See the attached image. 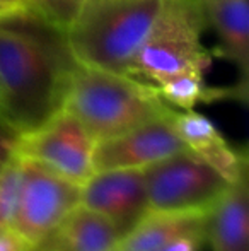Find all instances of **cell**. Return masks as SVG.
I'll return each mask as SVG.
<instances>
[{"label": "cell", "instance_id": "obj_1", "mask_svg": "<svg viewBox=\"0 0 249 251\" xmlns=\"http://www.w3.org/2000/svg\"><path fill=\"white\" fill-rule=\"evenodd\" d=\"M72 63L65 43L0 21V118L19 135L43 125L62 108Z\"/></svg>", "mask_w": 249, "mask_h": 251}, {"label": "cell", "instance_id": "obj_2", "mask_svg": "<svg viewBox=\"0 0 249 251\" xmlns=\"http://www.w3.org/2000/svg\"><path fill=\"white\" fill-rule=\"evenodd\" d=\"M62 109L75 116L96 142L121 135L173 111L154 86L132 75L75 62L65 77Z\"/></svg>", "mask_w": 249, "mask_h": 251}, {"label": "cell", "instance_id": "obj_3", "mask_svg": "<svg viewBox=\"0 0 249 251\" xmlns=\"http://www.w3.org/2000/svg\"><path fill=\"white\" fill-rule=\"evenodd\" d=\"M164 0H86L63 33L75 63L130 75Z\"/></svg>", "mask_w": 249, "mask_h": 251}, {"label": "cell", "instance_id": "obj_4", "mask_svg": "<svg viewBox=\"0 0 249 251\" xmlns=\"http://www.w3.org/2000/svg\"><path fill=\"white\" fill-rule=\"evenodd\" d=\"M205 27L200 0H164L152 29L133 58L130 75L156 87L188 69L208 70L212 53L202 45Z\"/></svg>", "mask_w": 249, "mask_h": 251}, {"label": "cell", "instance_id": "obj_5", "mask_svg": "<svg viewBox=\"0 0 249 251\" xmlns=\"http://www.w3.org/2000/svg\"><path fill=\"white\" fill-rule=\"evenodd\" d=\"M143 176L149 210L162 212H210L232 183L191 151L147 166Z\"/></svg>", "mask_w": 249, "mask_h": 251}, {"label": "cell", "instance_id": "obj_6", "mask_svg": "<svg viewBox=\"0 0 249 251\" xmlns=\"http://www.w3.org/2000/svg\"><path fill=\"white\" fill-rule=\"evenodd\" d=\"M19 159L21 188L10 227L34 250L80 203V185L36 161Z\"/></svg>", "mask_w": 249, "mask_h": 251}, {"label": "cell", "instance_id": "obj_7", "mask_svg": "<svg viewBox=\"0 0 249 251\" xmlns=\"http://www.w3.org/2000/svg\"><path fill=\"white\" fill-rule=\"evenodd\" d=\"M94 137L62 108L17 140V155L40 162L77 185H82L94 173Z\"/></svg>", "mask_w": 249, "mask_h": 251}, {"label": "cell", "instance_id": "obj_8", "mask_svg": "<svg viewBox=\"0 0 249 251\" xmlns=\"http://www.w3.org/2000/svg\"><path fill=\"white\" fill-rule=\"evenodd\" d=\"M138 125L121 135L96 142L94 171L143 169L178 152L188 151L173 123V113Z\"/></svg>", "mask_w": 249, "mask_h": 251}, {"label": "cell", "instance_id": "obj_9", "mask_svg": "<svg viewBox=\"0 0 249 251\" xmlns=\"http://www.w3.org/2000/svg\"><path fill=\"white\" fill-rule=\"evenodd\" d=\"M80 203L106 217L121 238L149 212L143 169L94 171L80 185Z\"/></svg>", "mask_w": 249, "mask_h": 251}, {"label": "cell", "instance_id": "obj_10", "mask_svg": "<svg viewBox=\"0 0 249 251\" xmlns=\"http://www.w3.org/2000/svg\"><path fill=\"white\" fill-rule=\"evenodd\" d=\"M208 212L149 210L125 236L116 251H200L206 243Z\"/></svg>", "mask_w": 249, "mask_h": 251}, {"label": "cell", "instance_id": "obj_11", "mask_svg": "<svg viewBox=\"0 0 249 251\" xmlns=\"http://www.w3.org/2000/svg\"><path fill=\"white\" fill-rule=\"evenodd\" d=\"M173 123L188 151L213 166L229 181H236L248 175L246 154L234 149L205 115L196 113L195 109L174 111Z\"/></svg>", "mask_w": 249, "mask_h": 251}, {"label": "cell", "instance_id": "obj_12", "mask_svg": "<svg viewBox=\"0 0 249 251\" xmlns=\"http://www.w3.org/2000/svg\"><path fill=\"white\" fill-rule=\"evenodd\" d=\"M120 234L106 217L79 203L38 246L43 251H116ZM36 250V248H34Z\"/></svg>", "mask_w": 249, "mask_h": 251}, {"label": "cell", "instance_id": "obj_13", "mask_svg": "<svg viewBox=\"0 0 249 251\" xmlns=\"http://www.w3.org/2000/svg\"><path fill=\"white\" fill-rule=\"evenodd\" d=\"M206 241L212 251H249L248 175L230 183L208 212Z\"/></svg>", "mask_w": 249, "mask_h": 251}, {"label": "cell", "instance_id": "obj_14", "mask_svg": "<svg viewBox=\"0 0 249 251\" xmlns=\"http://www.w3.org/2000/svg\"><path fill=\"white\" fill-rule=\"evenodd\" d=\"M206 24L215 29L220 51L239 69L243 82L249 70V3L248 0H200Z\"/></svg>", "mask_w": 249, "mask_h": 251}, {"label": "cell", "instance_id": "obj_15", "mask_svg": "<svg viewBox=\"0 0 249 251\" xmlns=\"http://www.w3.org/2000/svg\"><path fill=\"white\" fill-rule=\"evenodd\" d=\"M205 75L206 69L195 67L166 79L159 86H156V89L160 100L169 108L176 111H189V109H195V106L200 102H206L212 98L220 96L206 87Z\"/></svg>", "mask_w": 249, "mask_h": 251}, {"label": "cell", "instance_id": "obj_16", "mask_svg": "<svg viewBox=\"0 0 249 251\" xmlns=\"http://www.w3.org/2000/svg\"><path fill=\"white\" fill-rule=\"evenodd\" d=\"M21 188V159L16 154L0 169V229L12 226L17 197Z\"/></svg>", "mask_w": 249, "mask_h": 251}, {"label": "cell", "instance_id": "obj_17", "mask_svg": "<svg viewBox=\"0 0 249 251\" xmlns=\"http://www.w3.org/2000/svg\"><path fill=\"white\" fill-rule=\"evenodd\" d=\"M17 140L19 133L14 128H10L2 118H0V169L12 161L17 154Z\"/></svg>", "mask_w": 249, "mask_h": 251}, {"label": "cell", "instance_id": "obj_18", "mask_svg": "<svg viewBox=\"0 0 249 251\" xmlns=\"http://www.w3.org/2000/svg\"><path fill=\"white\" fill-rule=\"evenodd\" d=\"M0 251H33L12 227L0 229Z\"/></svg>", "mask_w": 249, "mask_h": 251}, {"label": "cell", "instance_id": "obj_19", "mask_svg": "<svg viewBox=\"0 0 249 251\" xmlns=\"http://www.w3.org/2000/svg\"><path fill=\"white\" fill-rule=\"evenodd\" d=\"M27 12V0H0V21Z\"/></svg>", "mask_w": 249, "mask_h": 251}, {"label": "cell", "instance_id": "obj_20", "mask_svg": "<svg viewBox=\"0 0 249 251\" xmlns=\"http://www.w3.org/2000/svg\"><path fill=\"white\" fill-rule=\"evenodd\" d=\"M68 2H73V3H77V5H82L86 0H68Z\"/></svg>", "mask_w": 249, "mask_h": 251}, {"label": "cell", "instance_id": "obj_21", "mask_svg": "<svg viewBox=\"0 0 249 251\" xmlns=\"http://www.w3.org/2000/svg\"><path fill=\"white\" fill-rule=\"evenodd\" d=\"M33 251H43V250H38V248H36V250H33Z\"/></svg>", "mask_w": 249, "mask_h": 251}]
</instances>
